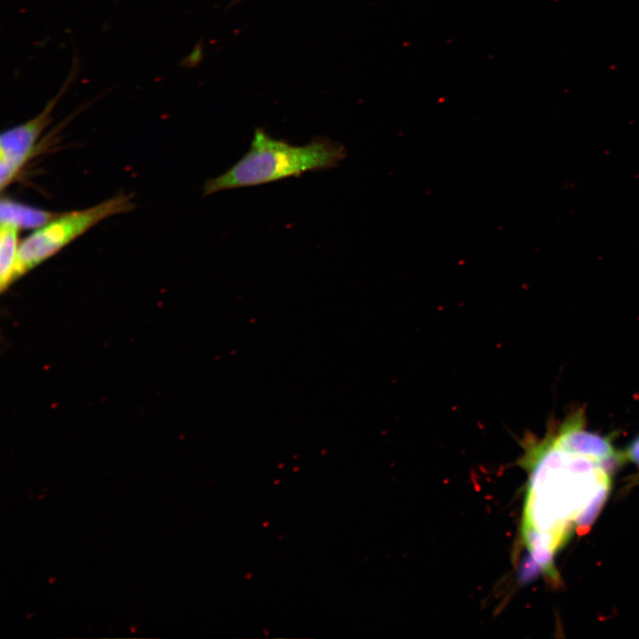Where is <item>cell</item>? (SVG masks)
<instances>
[{
  "label": "cell",
  "instance_id": "7a4b0ae2",
  "mask_svg": "<svg viewBox=\"0 0 639 639\" xmlns=\"http://www.w3.org/2000/svg\"><path fill=\"white\" fill-rule=\"evenodd\" d=\"M345 156L343 145L327 138L293 146L257 128L248 152L225 172L208 180L203 193L256 186L309 171L328 170Z\"/></svg>",
  "mask_w": 639,
  "mask_h": 639
},
{
  "label": "cell",
  "instance_id": "5b68a950",
  "mask_svg": "<svg viewBox=\"0 0 639 639\" xmlns=\"http://www.w3.org/2000/svg\"><path fill=\"white\" fill-rule=\"evenodd\" d=\"M581 413L568 418L557 434L551 437L559 448L599 462L615 458L616 452L611 442L597 434L583 430Z\"/></svg>",
  "mask_w": 639,
  "mask_h": 639
},
{
  "label": "cell",
  "instance_id": "3957f363",
  "mask_svg": "<svg viewBox=\"0 0 639 639\" xmlns=\"http://www.w3.org/2000/svg\"><path fill=\"white\" fill-rule=\"evenodd\" d=\"M133 206L128 196L120 194L83 210L59 214L20 243L18 277L54 256L99 222L127 212Z\"/></svg>",
  "mask_w": 639,
  "mask_h": 639
},
{
  "label": "cell",
  "instance_id": "52a82bcc",
  "mask_svg": "<svg viewBox=\"0 0 639 639\" xmlns=\"http://www.w3.org/2000/svg\"><path fill=\"white\" fill-rule=\"evenodd\" d=\"M20 229L11 224L0 225V287L4 291L18 279V251Z\"/></svg>",
  "mask_w": 639,
  "mask_h": 639
},
{
  "label": "cell",
  "instance_id": "6da1fadb",
  "mask_svg": "<svg viewBox=\"0 0 639 639\" xmlns=\"http://www.w3.org/2000/svg\"><path fill=\"white\" fill-rule=\"evenodd\" d=\"M525 462L532 468L522 531L564 538L571 523L609 479L599 461L564 451L551 438L530 441Z\"/></svg>",
  "mask_w": 639,
  "mask_h": 639
},
{
  "label": "cell",
  "instance_id": "ba28073f",
  "mask_svg": "<svg viewBox=\"0 0 639 639\" xmlns=\"http://www.w3.org/2000/svg\"><path fill=\"white\" fill-rule=\"evenodd\" d=\"M610 491V479L604 481L596 490L595 494L575 517L574 523L576 531L583 534L589 530L600 512Z\"/></svg>",
  "mask_w": 639,
  "mask_h": 639
},
{
  "label": "cell",
  "instance_id": "9c48e42d",
  "mask_svg": "<svg viewBox=\"0 0 639 639\" xmlns=\"http://www.w3.org/2000/svg\"><path fill=\"white\" fill-rule=\"evenodd\" d=\"M627 455L632 462L639 465V437L631 444Z\"/></svg>",
  "mask_w": 639,
  "mask_h": 639
},
{
  "label": "cell",
  "instance_id": "277c9868",
  "mask_svg": "<svg viewBox=\"0 0 639 639\" xmlns=\"http://www.w3.org/2000/svg\"><path fill=\"white\" fill-rule=\"evenodd\" d=\"M79 70V58L75 54L67 79L58 93L48 101L43 110L29 121L2 133L0 138V187L2 191L14 181L26 163L35 154L41 135L51 122L55 106L72 85Z\"/></svg>",
  "mask_w": 639,
  "mask_h": 639
},
{
  "label": "cell",
  "instance_id": "8992f818",
  "mask_svg": "<svg viewBox=\"0 0 639 639\" xmlns=\"http://www.w3.org/2000/svg\"><path fill=\"white\" fill-rule=\"evenodd\" d=\"M59 214L40 209L9 198H2L0 203L1 223L11 224L20 229H38Z\"/></svg>",
  "mask_w": 639,
  "mask_h": 639
}]
</instances>
